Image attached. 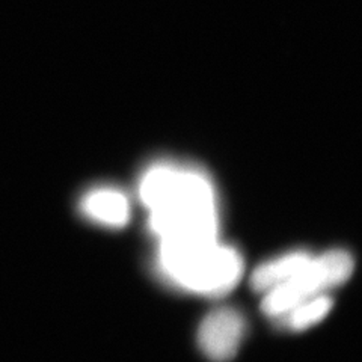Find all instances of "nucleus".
<instances>
[{"instance_id":"nucleus-1","label":"nucleus","mask_w":362,"mask_h":362,"mask_svg":"<svg viewBox=\"0 0 362 362\" xmlns=\"http://www.w3.org/2000/svg\"><path fill=\"white\" fill-rule=\"evenodd\" d=\"M139 197L150 209V226L160 239L158 264L163 274L218 243L216 194L201 169L157 163L144 174Z\"/></svg>"},{"instance_id":"nucleus-2","label":"nucleus","mask_w":362,"mask_h":362,"mask_svg":"<svg viewBox=\"0 0 362 362\" xmlns=\"http://www.w3.org/2000/svg\"><path fill=\"white\" fill-rule=\"evenodd\" d=\"M354 267V257L344 249L311 257L293 276L266 291L262 310L270 317L286 314L300 302L343 284L352 275Z\"/></svg>"},{"instance_id":"nucleus-3","label":"nucleus","mask_w":362,"mask_h":362,"mask_svg":"<svg viewBox=\"0 0 362 362\" xmlns=\"http://www.w3.org/2000/svg\"><path fill=\"white\" fill-rule=\"evenodd\" d=\"M243 262L237 249L216 243L171 281L175 286L210 298H222L239 282Z\"/></svg>"},{"instance_id":"nucleus-4","label":"nucleus","mask_w":362,"mask_h":362,"mask_svg":"<svg viewBox=\"0 0 362 362\" xmlns=\"http://www.w3.org/2000/svg\"><path fill=\"white\" fill-rule=\"evenodd\" d=\"M243 315L230 307L211 311L199 325L198 344L209 359L214 362L231 361L239 352L245 334Z\"/></svg>"},{"instance_id":"nucleus-5","label":"nucleus","mask_w":362,"mask_h":362,"mask_svg":"<svg viewBox=\"0 0 362 362\" xmlns=\"http://www.w3.org/2000/svg\"><path fill=\"white\" fill-rule=\"evenodd\" d=\"M81 207L88 218L115 228H121L130 218L127 197L112 187H98L89 192L83 197Z\"/></svg>"},{"instance_id":"nucleus-6","label":"nucleus","mask_w":362,"mask_h":362,"mask_svg":"<svg viewBox=\"0 0 362 362\" xmlns=\"http://www.w3.org/2000/svg\"><path fill=\"white\" fill-rule=\"evenodd\" d=\"M310 252L307 251H293L282 257L270 259L263 263L251 276V287L255 291L266 293L272 287H275L281 282L287 281L296 272L310 262Z\"/></svg>"},{"instance_id":"nucleus-7","label":"nucleus","mask_w":362,"mask_h":362,"mask_svg":"<svg viewBox=\"0 0 362 362\" xmlns=\"http://www.w3.org/2000/svg\"><path fill=\"white\" fill-rule=\"evenodd\" d=\"M332 303V299L326 293H322L319 296L300 302L286 314L276 317V319H281V325H284L290 331H305L307 327L322 322L329 314Z\"/></svg>"}]
</instances>
